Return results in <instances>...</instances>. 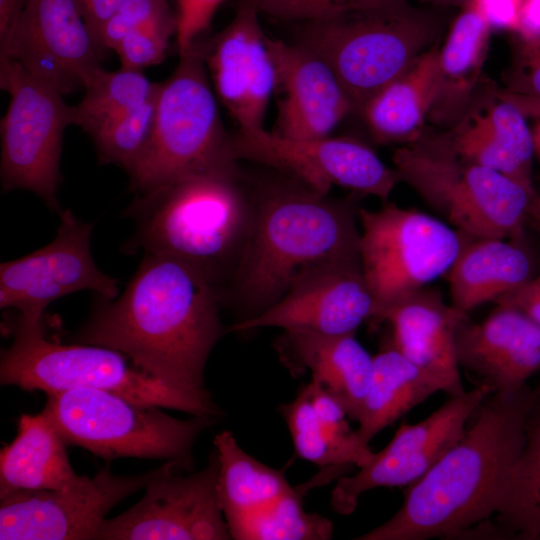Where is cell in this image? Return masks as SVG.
<instances>
[{"label": "cell", "instance_id": "obj_41", "mask_svg": "<svg viewBox=\"0 0 540 540\" xmlns=\"http://www.w3.org/2000/svg\"><path fill=\"white\" fill-rule=\"evenodd\" d=\"M492 29L517 32L522 0H468Z\"/></svg>", "mask_w": 540, "mask_h": 540}, {"label": "cell", "instance_id": "obj_19", "mask_svg": "<svg viewBox=\"0 0 540 540\" xmlns=\"http://www.w3.org/2000/svg\"><path fill=\"white\" fill-rule=\"evenodd\" d=\"M260 13L240 1L232 21L206 44H199L212 86L239 128H261L278 87L268 36Z\"/></svg>", "mask_w": 540, "mask_h": 540}, {"label": "cell", "instance_id": "obj_32", "mask_svg": "<svg viewBox=\"0 0 540 540\" xmlns=\"http://www.w3.org/2000/svg\"><path fill=\"white\" fill-rule=\"evenodd\" d=\"M304 488H293L268 507L248 515L229 527L237 540H326L333 533L332 522L305 511Z\"/></svg>", "mask_w": 540, "mask_h": 540}, {"label": "cell", "instance_id": "obj_45", "mask_svg": "<svg viewBox=\"0 0 540 540\" xmlns=\"http://www.w3.org/2000/svg\"><path fill=\"white\" fill-rule=\"evenodd\" d=\"M520 39H535L540 37V0H522L519 27Z\"/></svg>", "mask_w": 540, "mask_h": 540}, {"label": "cell", "instance_id": "obj_48", "mask_svg": "<svg viewBox=\"0 0 540 540\" xmlns=\"http://www.w3.org/2000/svg\"><path fill=\"white\" fill-rule=\"evenodd\" d=\"M528 425L540 429V396L535 404V407L530 415Z\"/></svg>", "mask_w": 540, "mask_h": 540}, {"label": "cell", "instance_id": "obj_38", "mask_svg": "<svg viewBox=\"0 0 540 540\" xmlns=\"http://www.w3.org/2000/svg\"><path fill=\"white\" fill-rule=\"evenodd\" d=\"M171 15L167 0H124L102 27L99 44L114 50L131 31Z\"/></svg>", "mask_w": 540, "mask_h": 540}, {"label": "cell", "instance_id": "obj_18", "mask_svg": "<svg viewBox=\"0 0 540 540\" xmlns=\"http://www.w3.org/2000/svg\"><path fill=\"white\" fill-rule=\"evenodd\" d=\"M375 314L376 301L361 260H347L306 273L279 301L254 318L235 322L229 331L278 327L326 335L355 334Z\"/></svg>", "mask_w": 540, "mask_h": 540}, {"label": "cell", "instance_id": "obj_6", "mask_svg": "<svg viewBox=\"0 0 540 540\" xmlns=\"http://www.w3.org/2000/svg\"><path fill=\"white\" fill-rule=\"evenodd\" d=\"M440 30L436 16L406 0L301 23L297 43L328 64L359 113L431 48Z\"/></svg>", "mask_w": 540, "mask_h": 540}, {"label": "cell", "instance_id": "obj_12", "mask_svg": "<svg viewBox=\"0 0 540 540\" xmlns=\"http://www.w3.org/2000/svg\"><path fill=\"white\" fill-rule=\"evenodd\" d=\"M182 470L174 462L159 467L140 501L118 516L105 519L95 539H232L218 498L219 460L215 447L202 470L190 471L186 476Z\"/></svg>", "mask_w": 540, "mask_h": 540}, {"label": "cell", "instance_id": "obj_14", "mask_svg": "<svg viewBox=\"0 0 540 540\" xmlns=\"http://www.w3.org/2000/svg\"><path fill=\"white\" fill-rule=\"evenodd\" d=\"M58 216L60 223L50 243L0 265V308L14 309L15 317L28 323H42L52 302L74 292L90 290L108 300L118 295V281L93 260V225L69 209Z\"/></svg>", "mask_w": 540, "mask_h": 540}, {"label": "cell", "instance_id": "obj_8", "mask_svg": "<svg viewBox=\"0 0 540 540\" xmlns=\"http://www.w3.org/2000/svg\"><path fill=\"white\" fill-rule=\"evenodd\" d=\"M208 76L197 42L160 83L150 142L128 173L137 194L193 175L240 169Z\"/></svg>", "mask_w": 540, "mask_h": 540}, {"label": "cell", "instance_id": "obj_30", "mask_svg": "<svg viewBox=\"0 0 540 540\" xmlns=\"http://www.w3.org/2000/svg\"><path fill=\"white\" fill-rule=\"evenodd\" d=\"M495 514L500 539L540 540V429L527 425L526 445L509 472Z\"/></svg>", "mask_w": 540, "mask_h": 540}, {"label": "cell", "instance_id": "obj_2", "mask_svg": "<svg viewBox=\"0 0 540 540\" xmlns=\"http://www.w3.org/2000/svg\"><path fill=\"white\" fill-rule=\"evenodd\" d=\"M539 396L540 385L490 393L460 440L406 490L395 515L355 539L459 538L488 520L526 445L528 421Z\"/></svg>", "mask_w": 540, "mask_h": 540}, {"label": "cell", "instance_id": "obj_43", "mask_svg": "<svg viewBox=\"0 0 540 540\" xmlns=\"http://www.w3.org/2000/svg\"><path fill=\"white\" fill-rule=\"evenodd\" d=\"M123 1L79 0L87 25L98 44L102 27Z\"/></svg>", "mask_w": 540, "mask_h": 540}, {"label": "cell", "instance_id": "obj_13", "mask_svg": "<svg viewBox=\"0 0 540 540\" xmlns=\"http://www.w3.org/2000/svg\"><path fill=\"white\" fill-rule=\"evenodd\" d=\"M232 141L238 160L270 167L322 194L337 185L386 202L399 181L395 169L350 137L297 140L261 127L239 128Z\"/></svg>", "mask_w": 540, "mask_h": 540}, {"label": "cell", "instance_id": "obj_34", "mask_svg": "<svg viewBox=\"0 0 540 540\" xmlns=\"http://www.w3.org/2000/svg\"><path fill=\"white\" fill-rule=\"evenodd\" d=\"M467 112L475 117L509 159L519 181L529 190L535 191L532 182V158L535 154L532 131L519 106L503 96L501 100L480 111Z\"/></svg>", "mask_w": 540, "mask_h": 540}, {"label": "cell", "instance_id": "obj_28", "mask_svg": "<svg viewBox=\"0 0 540 540\" xmlns=\"http://www.w3.org/2000/svg\"><path fill=\"white\" fill-rule=\"evenodd\" d=\"M445 384L405 357L389 340L373 356L369 387L357 421L362 442L370 440Z\"/></svg>", "mask_w": 540, "mask_h": 540}, {"label": "cell", "instance_id": "obj_9", "mask_svg": "<svg viewBox=\"0 0 540 540\" xmlns=\"http://www.w3.org/2000/svg\"><path fill=\"white\" fill-rule=\"evenodd\" d=\"M43 411L67 444L105 460L123 457L161 459L193 469V445L210 416L182 420L158 406L134 402L94 388L48 393Z\"/></svg>", "mask_w": 540, "mask_h": 540}, {"label": "cell", "instance_id": "obj_16", "mask_svg": "<svg viewBox=\"0 0 540 540\" xmlns=\"http://www.w3.org/2000/svg\"><path fill=\"white\" fill-rule=\"evenodd\" d=\"M492 392L490 385L480 384L450 396L421 422L400 426L390 443L359 467V472L337 480L331 492L334 510L351 514L364 492L412 484L420 479L460 440L473 413Z\"/></svg>", "mask_w": 540, "mask_h": 540}, {"label": "cell", "instance_id": "obj_33", "mask_svg": "<svg viewBox=\"0 0 540 540\" xmlns=\"http://www.w3.org/2000/svg\"><path fill=\"white\" fill-rule=\"evenodd\" d=\"M157 95L158 93L143 105L116 117L90 135L101 163L115 164L127 173L135 167L152 136Z\"/></svg>", "mask_w": 540, "mask_h": 540}, {"label": "cell", "instance_id": "obj_46", "mask_svg": "<svg viewBox=\"0 0 540 540\" xmlns=\"http://www.w3.org/2000/svg\"><path fill=\"white\" fill-rule=\"evenodd\" d=\"M509 98L519 106V108L523 111L525 115L529 112L539 117L538 123L532 130V137L535 154L540 159V101L520 97L513 94H509Z\"/></svg>", "mask_w": 540, "mask_h": 540}, {"label": "cell", "instance_id": "obj_1", "mask_svg": "<svg viewBox=\"0 0 540 540\" xmlns=\"http://www.w3.org/2000/svg\"><path fill=\"white\" fill-rule=\"evenodd\" d=\"M220 304L217 289L199 270L144 253L120 296L96 295L75 339L119 351L169 387L211 400L204 371L223 334Z\"/></svg>", "mask_w": 540, "mask_h": 540}, {"label": "cell", "instance_id": "obj_40", "mask_svg": "<svg viewBox=\"0 0 540 540\" xmlns=\"http://www.w3.org/2000/svg\"><path fill=\"white\" fill-rule=\"evenodd\" d=\"M511 78V94L540 101V37L518 38L517 56Z\"/></svg>", "mask_w": 540, "mask_h": 540}, {"label": "cell", "instance_id": "obj_39", "mask_svg": "<svg viewBox=\"0 0 540 540\" xmlns=\"http://www.w3.org/2000/svg\"><path fill=\"white\" fill-rule=\"evenodd\" d=\"M225 0H177V47L184 54L210 26L218 7Z\"/></svg>", "mask_w": 540, "mask_h": 540}, {"label": "cell", "instance_id": "obj_35", "mask_svg": "<svg viewBox=\"0 0 540 540\" xmlns=\"http://www.w3.org/2000/svg\"><path fill=\"white\" fill-rule=\"evenodd\" d=\"M297 455L338 476L352 468L322 429L311 404L306 385L280 408Z\"/></svg>", "mask_w": 540, "mask_h": 540}, {"label": "cell", "instance_id": "obj_36", "mask_svg": "<svg viewBox=\"0 0 540 540\" xmlns=\"http://www.w3.org/2000/svg\"><path fill=\"white\" fill-rule=\"evenodd\" d=\"M260 14L284 21L307 23L346 13L387 6L406 0H240Z\"/></svg>", "mask_w": 540, "mask_h": 540}, {"label": "cell", "instance_id": "obj_5", "mask_svg": "<svg viewBox=\"0 0 540 540\" xmlns=\"http://www.w3.org/2000/svg\"><path fill=\"white\" fill-rule=\"evenodd\" d=\"M399 181L408 184L448 224L470 238L524 236L536 192L474 163L450 134H423L393 155Z\"/></svg>", "mask_w": 540, "mask_h": 540}, {"label": "cell", "instance_id": "obj_44", "mask_svg": "<svg viewBox=\"0 0 540 540\" xmlns=\"http://www.w3.org/2000/svg\"><path fill=\"white\" fill-rule=\"evenodd\" d=\"M27 0H0V50L8 43Z\"/></svg>", "mask_w": 540, "mask_h": 540}, {"label": "cell", "instance_id": "obj_27", "mask_svg": "<svg viewBox=\"0 0 540 540\" xmlns=\"http://www.w3.org/2000/svg\"><path fill=\"white\" fill-rule=\"evenodd\" d=\"M490 31L466 2L439 49V87L428 116L436 124L454 127L469 110L486 58Z\"/></svg>", "mask_w": 540, "mask_h": 540}, {"label": "cell", "instance_id": "obj_25", "mask_svg": "<svg viewBox=\"0 0 540 540\" xmlns=\"http://www.w3.org/2000/svg\"><path fill=\"white\" fill-rule=\"evenodd\" d=\"M66 441L42 410L22 414L17 435L0 452V499L19 491L61 489L76 482Z\"/></svg>", "mask_w": 540, "mask_h": 540}, {"label": "cell", "instance_id": "obj_22", "mask_svg": "<svg viewBox=\"0 0 540 540\" xmlns=\"http://www.w3.org/2000/svg\"><path fill=\"white\" fill-rule=\"evenodd\" d=\"M467 313L448 305L441 294L421 288L407 295L381 315L392 327V344L410 361L440 379L446 393H463L455 334Z\"/></svg>", "mask_w": 540, "mask_h": 540}, {"label": "cell", "instance_id": "obj_50", "mask_svg": "<svg viewBox=\"0 0 540 540\" xmlns=\"http://www.w3.org/2000/svg\"><path fill=\"white\" fill-rule=\"evenodd\" d=\"M539 279H540V275H538Z\"/></svg>", "mask_w": 540, "mask_h": 540}, {"label": "cell", "instance_id": "obj_24", "mask_svg": "<svg viewBox=\"0 0 540 540\" xmlns=\"http://www.w3.org/2000/svg\"><path fill=\"white\" fill-rule=\"evenodd\" d=\"M452 305L465 313L535 277L534 262L524 242L515 238L467 239L447 273Z\"/></svg>", "mask_w": 540, "mask_h": 540}, {"label": "cell", "instance_id": "obj_20", "mask_svg": "<svg viewBox=\"0 0 540 540\" xmlns=\"http://www.w3.org/2000/svg\"><path fill=\"white\" fill-rule=\"evenodd\" d=\"M275 61L279 102L275 133L307 140L330 136L353 112L349 97L328 64L305 46L268 37Z\"/></svg>", "mask_w": 540, "mask_h": 540}, {"label": "cell", "instance_id": "obj_11", "mask_svg": "<svg viewBox=\"0 0 540 540\" xmlns=\"http://www.w3.org/2000/svg\"><path fill=\"white\" fill-rule=\"evenodd\" d=\"M0 86L10 96L1 121L2 190L31 191L59 214L62 140L73 124V106L56 87L11 59L0 60Z\"/></svg>", "mask_w": 540, "mask_h": 540}, {"label": "cell", "instance_id": "obj_47", "mask_svg": "<svg viewBox=\"0 0 540 540\" xmlns=\"http://www.w3.org/2000/svg\"><path fill=\"white\" fill-rule=\"evenodd\" d=\"M529 217L534 219L540 231V195L538 194H536L531 202Z\"/></svg>", "mask_w": 540, "mask_h": 540}, {"label": "cell", "instance_id": "obj_29", "mask_svg": "<svg viewBox=\"0 0 540 540\" xmlns=\"http://www.w3.org/2000/svg\"><path fill=\"white\" fill-rule=\"evenodd\" d=\"M218 454V498L228 527L256 513L292 489L284 472L246 453L230 431L214 438Z\"/></svg>", "mask_w": 540, "mask_h": 540}, {"label": "cell", "instance_id": "obj_3", "mask_svg": "<svg viewBox=\"0 0 540 540\" xmlns=\"http://www.w3.org/2000/svg\"><path fill=\"white\" fill-rule=\"evenodd\" d=\"M255 214L248 243L220 302L256 317L306 273L329 263L361 260L359 209L287 176L253 183Z\"/></svg>", "mask_w": 540, "mask_h": 540}, {"label": "cell", "instance_id": "obj_10", "mask_svg": "<svg viewBox=\"0 0 540 540\" xmlns=\"http://www.w3.org/2000/svg\"><path fill=\"white\" fill-rule=\"evenodd\" d=\"M360 259L376 301L374 320L407 295L448 273L467 236L416 209H359Z\"/></svg>", "mask_w": 540, "mask_h": 540}, {"label": "cell", "instance_id": "obj_37", "mask_svg": "<svg viewBox=\"0 0 540 540\" xmlns=\"http://www.w3.org/2000/svg\"><path fill=\"white\" fill-rule=\"evenodd\" d=\"M177 31L174 15L152 22L125 35L114 50L121 67L142 71L163 61L169 39Z\"/></svg>", "mask_w": 540, "mask_h": 540}, {"label": "cell", "instance_id": "obj_21", "mask_svg": "<svg viewBox=\"0 0 540 540\" xmlns=\"http://www.w3.org/2000/svg\"><path fill=\"white\" fill-rule=\"evenodd\" d=\"M459 366L494 392L514 393L540 371V326L514 307L497 304L481 323L468 315L455 334Z\"/></svg>", "mask_w": 540, "mask_h": 540}, {"label": "cell", "instance_id": "obj_49", "mask_svg": "<svg viewBox=\"0 0 540 540\" xmlns=\"http://www.w3.org/2000/svg\"><path fill=\"white\" fill-rule=\"evenodd\" d=\"M426 2L435 3V4H461L462 6L468 1V0H424Z\"/></svg>", "mask_w": 540, "mask_h": 540}, {"label": "cell", "instance_id": "obj_7", "mask_svg": "<svg viewBox=\"0 0 540 540\" xmlns=\"http://www.w3.org/2000/svg\"><path fill=\"white\" fill-rule=\"evenodd\" d=\"M13 342L2 350L0 382L46 394L73 388L110 391L134 402L193 415L221 414L212 400L169 387L136 367L123 353L92 344H64L47 338L43 323L14 318Z\"/></svg>", "mask_w": 540, "mask_h": 540}, {"label": "cell", "instance_id": "obj_31", "mask_svg": "<svg viewBox=\"0 0 540 540\" xmlns=\"http://www.w3.org/2000/svg\"><path fill=\"white\" fill-rule=\"evenodd\" d=\"M160 83L150 81L142 71L120 68L98 69L85 83L84 96L73 106V124L89 135L116 117L135 109L159 90Z\"/></svg>", "mask_w": 540, "mask_h": 540}, {"label": "cell", "instance_id": "obj_26", "mask_svg": "<svg viewBox=\"0 0 540 540\" xmlns=\"http://www.w3.org/2000/svg\"><path fill=\"white\" fill-rule=\"evenodd\" d=\"M439 87V48L432 46L359 112L380 143H409L422 133Z\"/></svg>", "mask_w": 540, "mask_h": 540}, {"label": "cell", "instance_id": "obj_4", "mask_svg": "<svg viewBox=\"0 0 540 540\" xmlns=\"http://www.w3.org/2000/svg\"><path fill=\"white\" fill-rule=\"evenodd\" d=\"M254 214L253 185L241 169L189 176L137 194L124 211L135 230L123 252L178 259L220 295L239 267Z\"/></svg>", "mask_w": 540, "mask_h": 540}, {"label": "cell", "instance_id": "obj_17", "mask_svg": "<svg viewBox=\"0 0 540 540\" xmlns=\"http://www.w3.org/2000/svg\"><path fill=\"white\" fill-rule=\"evenodd\" d=\"M100 48L79 0H27L0 60L16 61L65 95L102 67Z\"/></svg>", "mask_w": 540, "mask_h": 540}, {"label": "cell", "instance_id": "obj_42", "mask_svg": "<svg viewBox=\"0 0 540 540\" xmlns=\"http://www.w3.org/2000/svg\"><path fill=\"white\" fill-rule=\"evenodd\" d=\"M497 304L516 308L540 326V279L535 276L496 300Z\"/></svg>", "mask_w": 540, "mask_h": 540}, {"label": "cell", "instance_id": "obj_15", "mask_svg": "<svg viewBox=\"0 0 540 540\" xmlns=\"http://www.w3.org/2000/svg\"><path fill=\"white\" fill-rule=\"evenodd\" d=\"M157 472L122 476L106 467L61 489L10 494L0 499V539H95L108 512Z\"/></svg>", "mask_w": 540, "mask_h": 540}, {"label": "cell", "instance_id": "obj_23", "mask_svg": "<svg viewBox=\"0 0 540 540\" xmlns=\"http://www.w3.org/2000/svg\"><path fill=\"white\" fill-rule=\"evenodd\" d=\"M276 350L292 374L309 371L311 379L333 394L348 417L357 421L371 380L373 356L355 334L284 330Z\"/></svg>", "mask_w": 540, "mask_h": 540}]
</instances>
